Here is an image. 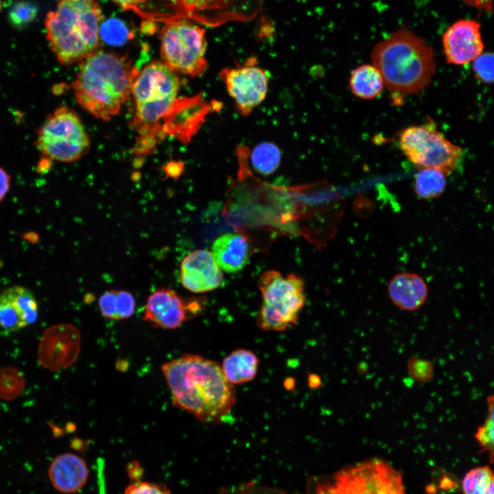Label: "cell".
Returning <instances> with one entry per match:
<instances>
[{
    "mask_svg": "<svg viewBox=\"0 0 494 494\" xmlns=\"http://www.w3.org/2000/svg\"><path fill=\"white\" fill-rule=\"evenodd\" d=\"M397 139L403 154L418 168L436 169L445 175L455 170L462 154V149L438 132L432 121L402 129Z\"/></svg>",
    "mask_w": 494,
    "mask_h": 494,
    "instance_id": "10",
    "label": "cell"
},
{
    "mask_svg": "<svg viewBox=\"0 0 494 494\" xmlns=\"http://www.w3.org/2000/svg\"><path fill=\"white\" fill-rule=\"evenodd\" d=\"M309 494H405L401 474L388 463L372 459L345 467L311 484Z\"/></svg>",
    "mask_w": 494,
    "mask_h": 494,
    "instance_id": "7",
    "label": "cell"
},
{
    "mask_svg": "<svg viewBox=\"0 0 494 494\" xmlns=\"http://www.w3.org/2000/svg\"><path fill=\"white\" fill-rule=\"evenodd\" d=\"M463 494H494V471L489 465L471 469L462 480Z\"/></svg>",
    "mask_w": 494,
    "mask_h": 494,
    "instance_id": "24",
    "label": "cell"
},
{
    "mask_svg": "<svg viewBox=\"0 0 494 494\" xmlns=\"http://www.w3.org/2000/svg\"><path fill=\"white\" fill-rule=\"evenodd\" d=\"M442 43L448 63L468 64L480 56L484 49L480 25L474 20H459L446 30Z\"/></svg>",
    "mask_w": 494,
    "mask_h": 494,
    "instance_id": "15",
    "label": "cell"
},
{
    "mask_svg": "<svg viewBox=\"0 0 494 494\" xmlns=\"http://www.w3.org/2000/svg\"><path fill=\"white\" fill-rule=\"evenodd\" d=\"M274 494H285V493H274Z\"/></svg>",
    "mask_w": 494,
    "mask_h": 494,
    "instance_id": "37",
    "label": "cell"
},
{
    "mask_svg": "<svg viewBox=\"0 0 494 494\" xmlns=\"http://www.w3.org/2000/svg\"><path fill=\"white\" fill-rule=\"evenodd\" d=\"M48 474L56 490L63 493H73L86 484L89 470L82 458L75 454L65 453L54 459Z\"/></svg>",
    "mask_w": 494,
    "mask_h": 494,
    "instance_id": "18",
    "label": "cell"
},
{
    "mask_svg": "<svg viewBox=\"0 0 494 494\" xmlns=\"http://www.w3.org/2000/svg\"><path fill=\"white\" fill-rule=\"evenodd\" d=\"M222 279L221 270L209 251L196 250L181 261V283L192 292L202 293L213 290L221 285Z\"/></svg>",
    "mask_w": 494,
    "mask_h": 494,
    "instance_id": "17",
    "label": "cell"
},
{
    "mask_svg": "<svg viewBox=\"0 0 494 494\" xmlns=\"http://www.w3.org/2000/svg\"><path fill=\"white\" fill-rule=\"evenodd\" d=\"M487 412L484 423L478 427L474 438L480 451L486 454L490 461L494 460V395L486 398Z\"/></svg>",
    "mask_w": 494,
    "mask_h": 494,
    "instance_id": "26",
    "label": "cell"
},
{
    "mask_svg": "<svg viewBox=\"0 0 494 494\" xmlns=\"http://www.w3.org/2000/svg\"><path fill=\"white\" fill-rule=\"evenodd\" d=\"M161 370L173 404L203 423H218L233 408V385L216 362L185 354L163 364Z\"/></svg>",
    "mask_w": 494,
    "mask_h": 494,
    "instance_id": "1",
    "label": "cell"
},
{
    "mask_svg": "<svg viewBox=\"0 0 494 494\" xmlns=\"http://www.w3.org/2000/svg\"><path fill=\"white\" fill-rule=\"evenodd\" d=\"M371 59L384 85L397 97L422 91L436 70L432 47L406 27L399 28L377 43Z\"/></svg>",
    "mask_w": 494,
    "mask_h": 494,
    "instance_id": "3",
    "label": "cell"
},
{
    "mask_svg": "<svg viewBox=\"0 0 494 494\" xmlns=\"http://www.w3.org/2000/svg\"><path fill=\"white\" fill-rule=\"evenodd\" d=\"M10 188V176L0 166V203L3 200Z\"/></svg>",
    "mask_w": 494,
    "mask_h": 494,
    "instance_id": "33",
    "label": "cell"
},
{
    "mask_svg": "<svg viewBox=\"0 0 494 494\" xmlns=\"http://www.w3.org/2000/svg\"><path fill=\"white\" fill-rule=\"evenodd\" d=\"M409 362L410 372L416 379L425 381L432 377L433 367L430 362L411 359Z\"/></svg>",
    "mask_w": 494,
    "mask_h": 494,
    "instance_id": "32",
    "label": "cell"
},
{
    "mask_svg": "<svg viewBox=\"0 0 494 494\" xmlns=\"http://www.w3.org/2000/svg\"><path fill=\"white\" fill-rule=\"evenodd\" d=\"M259 287L263 298L257 316L260 329L283 331L296 323L305 303L301 278L293 274L284 277L276 270H268L260 277Z\"/></svg>",
    "mask_w": 494,
    "mask_h": 494,
    "instance_id": "6",
    "label": "cell"
},
{
    "mask_svg": "<svg viewBox=\"0 0 494 494\" xmlns=\"http://www.w3.org/2000/svg\"><path fill=\"white\" fill-rule=\"evenodd\" d=\"M135 300L132 294L124 290H117L115 301V320L131 317L135 309Z\"/></svg>",
    "mask_w": 494,
    "mask_h": 494,
    "instance_id": "30",
    "label": "cell"
},
{
    "mask_svg": "<svg viewBox=\"0 0 494 494\" xmlns=\"http://www.w3.org/2000/svg\"><path fill=\"white\" fill-rule=\"evenodd\" d=\"M204 100L202 94L191 97L177 98L161 124V137H174L183 143L190 142L205 120L207 114L215 110Z\"/></svg>",
    "mask_w": 494,
    "mask_h": 494,
    "instance_id": "13",
    "label": "cell"
},
{
    "mask_svg": "<svg viewBox=\"0 0 494 494\" xmlns=\"http://www.w3.org/2000/svg\"><path fill=\"white\" fill-rule=\"evenodd\" d=\"M180 80L163 62L153 60L139 72L132 88L135 113L131 126L137 140L154 145L162 139L161 124L176 99Z\"/></svg>",
    "mask_w": 494,
    "mask_h": 494,
    "instance_id": "5",
    "label": "cell"
},
{
    "mask_svg": "<svg viewBox=\"0 0 494 494\" xmlns=\"http://www.w3.org/2000/svg\"><path fill=\"white\" fill-rule=\"evenodd\" d=\"M38 303L27 288L14 285L0 293V327L14 332L33 323L38 317Z\"/></svg>",
    "mask_w": 494,
    "mask_h": 494,
    "instance_id": "16",
    "label": "cell"
},
{
    "mask_svg": "<svg viewBox=\"0 0 494 494\" xmlns=\"http://www.w3.org/2000/svg\"><path fill=\"white\" fill-rule=\"evenodd\" d=\"M182 165L180 163H169L165 167V172L167 176L173 177L174 178L179 176L182 172Z\"/></svg>",
    "mask_w": 494,
    "mask_h": 494,
    "instance_id": "34",
    "label": "cell"
},
{
    "mask_svg": "<svg viewBox=\"0 0 494 494\" xmlns=\"http://www.w3.org/2000/svg\"><path fill=\"white\" fill-rule=\"evenodd\" d=\"M445 174L436 169H420L414 178V191L419 198L431 199L443 193Z\"/></svg>",
    "mask_w": 494,
    "mask_h": 494,
    "instance_id": "23",
    "label": "cell"
},
{
    "mask_svg": "<svg viewBox=\"0 0 494 494\" xmlns=\"http://www.w3.org/2000/svg\"><path fill=\"white\" fill-rule=\"evenodd\" d=\"M124 9H130L144 2L145 0H112Z\"/></svg>",
    "mask_w": 494,
    "mask_h": 494,
    "instance_id": "35",
    "label": "cell"
},
{
    "mask_svg": "<svg viewBox=\"0 0 494 494\" xmlns=\"http://www.w3.org/2000/svg\"><path fill=\"white\" fill-rule=\"evenodd\" d=\"M202 298L184 299L169 288L156 290L148 298L144 320L154 326L175 329L203 312Z\"/></svg>",
    "mask_w": 494,
    "mask_h": 494,
    "instance_id": "12",
    "label": "cell"
},
{
    "mask_svg": "<svg viewBox=\"0 0 494 494\" xmlns=\"http://www.w3.org/2000/svg\"><path fill=\"white\" fill-rule=\"evenodd\" d=\"M259 359L251 351L239 349L231 352L222 361V369L233 384H241L252 381L257 373Z\"/></svg>",
    "mask_w": 494,
    "mask_h": 494,
    "instance_id": "21",
    "label": "cell"
},
{
    "mask_svg": "<svg viewBox=\"0 0 494 494\" xmlns=\"http://www.w3.org/2000/svg\"><path fill=\"white\" fill-rule=\"evenodd\" d=\"M99 36L110 45H121L132 38V32L125 22L117 18L108 19L102 23Z\"/></svg>",
    "mask_w": 494,
    "mask_h": 494,
    "instance_id": "27",
    "label": "cell"
},
{
    "mask_svg": "<svg viewBox=\"0 0 494 494\" xmlns=\"http://www.w3.org/2000/svg\"><path fill=\"white\" fill-rule=\"evenodd\" d=\"M255 60L251 58L244 65L225 67L219 72L236 109L243 116L249 115L268 93L269 75L256 65Z\"/></svg>",
    "mask_w": 494,
    "mask_h": 494,
    "instance_id": "11",
    "label": "cell"
},
{
    "mask_svg": "<svg viewBox=\"0 0 494 494\" xmlns=\"http://www.w3.org/2000/svg\"><path fill=\"white\" fill-rule=\"evenodd\" d=\"M124 494H171L165 484L137 481L129 484Z\"/></svg>",
    "mask_w": 494,
    "mask_h": 494,
    "instance_id": "31",
    "label": "cell"
},
{
    "mask_svg": "<svg viewBox=\"0 0 494 494\" xmlns=\"http://www.w3.org/2000/svg\"><path fill=\"white\" fill-rule=\"evenodd\" d=\"M212 252L222 270L230 273L236 272L241 270L248 261V244L244 236L228 233L214 242Z\"/></svg>",
    "mask_w": 494,
    "mask_h": 494,
    "instance_id": "20",
    "label": "cell"
},
{
    "mask_svg": "<svg viewBox=\"0 0 494 494\" xmlns=\"http://www.w3.org/2000/svg\"><path fill=\"white\" fill-rule=\"evenodd\" d=\"M126 55L97 50L80 62L72 83L78 104L98 119L118 115L139 73Z\"/></svg>",
    "mask_w": 494,
    "mask_h": 494,
    "instance_id": "2",
    "label": "cell"
},
{
    "mask_svg": "<svg viewBox=\"0 0 494 494\" xmlns=\"http://www.w3.org/2000/svg\"><path fill=\"white\" fill-rule=\"evenodd\" d=\"M38 8L32 2L21 0L15 2L10 8L8 19L13 27L23 30L27 27L36 19Z\"/></svg>",
    "mask_w": 494,
    "mask_h": 494,
    "instance_id": "28",
    "label": "cell"
},
{
    "mask_svg": "<svg viewBox=\"0 0 494 494\" xmlns=\"http://www.w3.org/2000/svg\"><path fill=\"white\" fill-rule=\"evenodd\" d=\"M102 20L97 0H58L45 20L47 40L57 60L69 65L98 50Z\"/></svg>",
    "mask_w": 494,
    "mask_h": 494,
    "instance_id": "4",
    "label": "cell"
},
{
    "mask_svg": "<svg viewBox=\"0 0 494 494\" xmlns=\"http://www.w3.org/2000/svg\"><path fill=\"white\" fill-rule=\"evenodd\" d=\"M384 86L382 75L373 64L360 65L351 73L349 87L353 94L358 98L374 99L381 93Z\"/></svg>",
    "mask_w": 494,
    "mask_h": 494,
    "instance_id": "22",
    "label": "cell"
},
{
    "mask_svg": "<svg viewBox=\"0 0 494 494\" xmlns=\"http://www.w3.org/2000/svg\"><path fill=\"white\" fill-rule=\"evenodd\" d=\"M35 144L44 158L73 162L88 152L90 141L77 113L62 106L47 116L38 129Z\"/></svg>",
    "mask_w": 494,
    "mask_h": 494,
    "instance_id": "8",
    "label": "cell"
},
{
    "mask_svg": "<svg viewBox=\"0 0 494 494\" xmlns=\"http://www.w3.org/2000/svg\"><path fill=\"white\" fill-rule=\"evenodd\" d=\"M250 159L255 170L261 175L268 176L279 167L281 154L274 143L263 142L254 148Z\"/></svg>",
    "mask_w": 494,
    "mask_h": 494,
    "instance_id": "25",
    "label": "cell"
},
{
    "mask_svg": "<svg viewBox=\"0 0 494 494\" xmlns=\"http://www.w3.org/2000/svg\"><path fill=\"white\" fill-rule=\"evenodd\" d=\"M161 54L174 72L198 77L208 69L204 28L186 21L167 23L161 32Z\"/></svg>",
    "mask_w": 494,
    "mask_h": 494,
    "instance_id": "9",
    "label": "cell"
},
{
    "mask_svg": "<svg viewBox=\"0 0 494 494\" xmlns=\"http://www.w3.org/2000/svg\"><path fill=\"white\" fill-rule=\"evenodd\" d=\"M473 69L480 81L494 82V53H482L473 60Z\"/></svg>",
    "mask_w": 494,
    "mask_h": 494,
    "instance_id": "29",
    "label": "cell"
},
{
    "mask_svg": "<svg viewBox=\"0 0 494 494\" xmlns=\"http://www.w3.org/2000/svg\"><path fill=\"white\" fill-rule=\"evenodd\" d=\"M80 349L81 335L75 326L54 325L46 331L41 341L40 360L51 370L67 368L77 361Z\"/></svg>",
    "mask_w": 494,
    "mask_h": 494,
    "instance_id": "14",
    "label": "cell"
},
{
    "mask_svg": "<svg viewBox=\"0 0 494 494\" xmlns=\"http://www.w3.org/2000/svg\"><path fill=\"white\" fill-rule=\"evenodd\" d=\"M388 292L396 306L404 310L413 311L425 303L428 288L421 276L411 272H401L391 279Z\"/></svg>",
    "mask_w": 494,
    "mask_h": 494,
    "instance_id": "19",
    "label": "cell"
},
{
    "mask_svg": "<svg viewBox=\"0 0 494 494\" xmlns=\"http://www.w3.org/2000/svg\"><path fill=\"white\" fill-rule=\"evenodd\" d=\"M309 384L311 388H316L320 385L321 381L318 375L313 374L309 377Z\"/></svg>",
    "mask_w": 494,
    "mask_h": 494,
    "instance_id": "36",
    "label": "cell"
}]
</instances>
